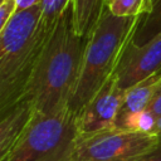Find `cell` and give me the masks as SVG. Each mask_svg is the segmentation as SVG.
<instances>
[{"label": "cell", "mask_w": 161, "mask_h": 161, "mask_svg": "<svg viewBox=\"0 0 161 161\" xmlns=\"http://www.w3.org/2000/svg\"><path fill=\"white\" fill-rule=\"evenodd\" d=\"M88 38L75 33L72 6L48 36L24 98L43 116L68 109L75 91Z\"/></svg>", "instance_id": "1"}, {"label": "cell", "mask_w": 161, "mask_h": 161, "mask_svg": "<svg viewBox=\"0 0 161 161\" xmlns=\"http://www.w3.org/2000/svg\"><path fill=\"white\" fill-rule=\"evenodd\" d=\"M42 8L16 13L0 29V113L21 101L48 36L40 28Z\"/></svg>", "instance_id": "2"}, {"label": "cell", "mask_w": 161, "mask_h": 161, "mask_svg": "<svg viewBox=\"0 0 161 161\" xmlns=\"http://www.w3.org/2000/svg\"><path fill=\"white\" fill-rule=\"evenodd\" d=\"M141 20L142 16H114L106 8L88 36L79 79L68 107L73 113L78 116L114 74Z\"/></svg>", "instance_id": "3"}, {"label": "cell", "mask_w": 161, "mask_h": 161, "mask_svg": "<svg viewBox=\"0 0 161 161\" xmlns=\"http://www.w3.org/2000/svg\"><path fill=\"white\" fill-rule=\"evenodd\" d=\"M78 116L69 108L53 116L36 113L30 126L0 161H75Z\"/></svg>", "instance_id": "4"}, {"label": "cell", "mask_w": 161, "mask_h": 161, "mask_svg": "<svg viewBox=\"0 0 161 161\" xmlns=\"http://www.w3.org/2000/svg\"><path fill=\"white\" fill-rule=\"evenodd\" d=\"M158 142V136L143 131L109 128L96 133H78L75 161H136Z\"/></svg>", "instance_id": "5"}, {"label": "cell", "mask_w": 161, "mask_h": 161, "mask_svg": "<svg viewBox=\"0 0 161 161\" xmlns=\"http://www.w3.org/2000/svg\"><path fill=\"white\" fill-rule=\"evenodd\" d=\"M127 91L113 74L91 102L78 113L79 133H96L113 128Z\"/></svg>", "instance_id": "6"}, {"label": "cell", "mask_w": 161, "mask_h": 161, "mask_svg": "<svg viewBox=\"0 0 161 161\" xmlns=\"http://www.w3.org/2000/svg\"><path fill=\"white\" fill-rule=\"evenodd\" d=\"M161 70V33L150 42L137 45L133 39L127 45L114 72L118 84L130 89Z\"/></svg>", "instance_id": "7"}, {"label": "cell", "mask_w": 161, "mask_h": 161, "mask_svg": "<svg viewBox=\"0 0 161 161\" xmlns=\"http://www.w3.org/2000/svg\"><path fill=\"white\" fill-rule=\"evenodd\" d=\"M35 114L34 106L26 98L0 113V158L6 156L18 143Z\"/></svg>", "instance_id": "8"}, {"label": "cell", "mask_w": 161, "mask_h": 161, "mask_svg": "<svg viewBox=\"0 0 161 161\" xmlns=\"http://www.w3.org/2000/svg\"><path fill=\"white\" fill-rule=\"evenodd\" d=\"M161 86V70L152 74L147 79L140 82L132 88L127 89L125 101L119 108L113 128L128 131L132 121L141 114L151 102Z\"/></svg>", "instance_id": "9"}, {"label": "cell", "mask_w": 161, "mask_h": 161, "mask_svg": "<svg viewBox=\"0 0 161 161\" xmlns=\"http://www.w3.org/2000/svg\"><path fill=\"white\" fill-rule=\"evenodd\" d=\"M106 8L107 0H73L72 13L75 33L88 38Z\"/></svg>", "instance_id": "10"}, {"label": "cell", "mask_w": 161, "mask_h": 161, "mask_svg": "<svg viewBox=\"0 0 161 161\" xmlns=\"http://www.w3.org/2000/svg\"><path fill=\"white\" fill-rule=\"evenodd\" d=\"M161 33V0H152V10L142 20L133 35V43L142 45Z\"/></svg>", "instance_id": "11"}, {"label": "cell", "mask_w": 161, "mask_h": 161, "mask_svg": "<svg viewBox=\"0 0 161 161\" xmlns=\"http://www.w3.org/2000/svg\"><path fill=\"white\" fill-rule=\"evenodd\" d=\"M161 119V86L157 89L156 94L152 97L147 108L138 114L128 127V131H143L151 132L155 125Z\"/></svg>", "instance_id": "12"}, {"label": "cell", "mask_w": 161, "mask_h": 161, "mask_svg": "<svg viewBox=\"0 0 161 161\" xmlns=\"http://www.w3.org/2000/svg\"><path fill=\"white\" fill-rule=\"evenodd\" d=\"M107 8L118 18L146 16L152 10V0H109Z\"/></svg>", "instance_id": "13"}, {"label": "cell", "mask_w": 161, "mask_h": 161, "mask_svg": "<svg viewBox=\"0 0 161 161\" xmlns=\"http://www.w3.org/2000/svg\"><path fill=\"white\" fill-rule=\"evenodd\" d=\"M72 1L73 0H42L40 28L44 33H52L62 15L72 6Z\"/></svg>", "instance_id": "14"}, {"label": "cell", "mask_w": 161, "mask_h": 161, "mask_svg": "<svg viewBox=\"0 0 161 161\" xmlns=\"http://www.w3.org/2000/svg\"><path fill=\"white\" fill-rule=\"evenodd\" d=\"M15 14H16L15 0H0V29H3Z\"/></svg>", "instance_id": "15"}, {"label": "cell", "mask_w": 161, "mask_h": 161, "mask_svg": "<svg viewBox=\"0 0 161 161\" xmlns=\"http://www.w3.org/2000/svg\"><path fill=\"white\" fill-rule=\"evenodd\" d=\"M136 161H161V136H158L157 145Z\"/></svg>", "instance_id": "16"}, {"label": "cell", "mask_w": 161, "mask_h": 161, "mask_svg": "<svg viewBox=\"0 0 161 161\" xmlns=\"http://www.w3.org/2000/svg\"><path fill=\"white\" fill-rule=\"evenodd\" d=\"M15 3H16V13L30 10L42 5V0H15Z\"/></svg>", "instance_id": "17"}, {"label": "cell", "mask_w": 161, "mask_h": 161, "mask_svg": "<svg viewBox=\"0 0 161 161\" xmlns=\"http://www.w3.org/2000/svg\"><path fill=\"white\" fill-rule=\"evenodd\" d=\"M152 133H155V135H157V136H161V119L155 125V127H153V130H152Z\"/></svg>", "instance_id": "18"}, {"label": "cell", "mask_w": 161, "mask_h": 161, "mask_svg": "<svg viewBox=\"0 0 161 161\" xmlns=\"http://www.w3.org/2000/svg\"><path fill=\"white\" fill-rule=\"evenodd\" d=\"M108 3H109V0H107V5H108Z\"/></svg>", "instance_id": "19"}]
</instances>
